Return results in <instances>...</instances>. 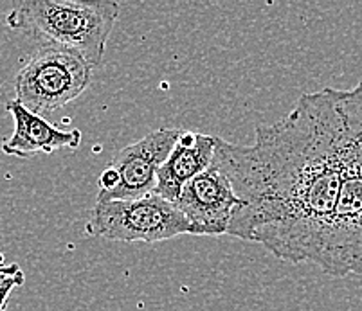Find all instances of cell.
<instances>
[{
    "label": "cell",
    "instance_id": "4",
    "mask_svg": "<svg viewBox=\"0 0 362 311\" xmlns=\"http://www.w3.org/2000/svg\"><path fill=\"white\" fill-rule=\"evenodd\" d=\"M94 68L81 56L54 45H40L15 80V99L36 116H47L87 90Z\"/></svg>",
    "mask_w": 362,
    "mask_h": 311
},
{
    "label": "cell",
    "instance_id": "3",
    "mask_svg": "<svg viewBox=\"0 0 362 311\" xmlns=\"http://www.w3.org/2000/svg\"><path fill=\"white\" fill-rule=\"evenodd\" d=\"M344 112L348 144L341 191L317 267L334 277L362 276V81L351 90H344Z\"/></svg>",
    "mask_w": 362,
    "mask_h": 311
},
{
    "label": "cell",
    "instance_id": "2",
    "mask_svg": "<svg viewBox=\"0 0 362 311\" xmlns=\"http://www.w3.org/2000/svg\"><path fill=\"white\" fill-rule=\"evenodd\" d=\"M117 16V2L24 0L13 6L6 24L13 31L33 36L42 45L74 52L96 68L103 60Z\"/></svg>",
    "mask_w": 362,
    "mask_h": 311
},
{
    "label": "cell",
    "instance_id": "6",
    "mask_svg": "<svg viewBox=\"0 0 362 311\" xmlns=\"http://www.w3.org/2000/svg\"><path fill=\"white\" fill-rule=\"evenodd\" d=\"M179 128H160L121 150L100 176L98 204L136 200L153 193L157 171L179 140Z\"/></svg>",
    "mask_w": 362,
    "mask_h": 311
},
{
    "label": "cell",
    "instance_id": "1",
    "mask_svg": "<svg viewBox=\"0 0 362 311\" xmlns=\"http://www.w3.org/2000/svg\"><path fill=\"white\" fill-rule=\"evenodd\" d=\"M348 144L344 90L305 94L287 116L259 124L251 146L215 140L213 164L242 207L227 234L278 260L319 267L341 191Z\"/></svg>",
    "mask_w": 362,
    "mask_h": 311
},
{
    "label": "cell",
    "instance_id": "9",
    "mask_svg": "<svg viewBox=\"0 0 362 311\" xmlns=\"http://www.w3.org/2000/svg\"><path fill=\"white\" fill-rule=\"evenodd\" d=\"M216 137L195 132H180L179 140L157 171L153 195L170 204L179 200L180 191L189 180L206 171L213 162Z\"/></svg>",
    "mask_w": 362,
    "mask_h": 311
},
{
    "label": "cell",
    "instance_id": "7",
    "mask_svg": "<svg viewBox=\"0 0 362 311\" xmlns=\"http://www.w3.org/2000/svg\"><path fill=\"white\" fill-rule=\"evenodd\" d=\"M177 209L192 225V234H227L233 212L242 207L231 182L215 164L189 180L175 202Z\"/></svg>",
    "mask_w": 362,
    "mask_h": 311
},
{
    "label": "cell",
    "instance_id": "8",
    "mask_svg": "<svg viewBox=\"0 0 362 311\" xmlns=\"http://www.w3.org/2000/svg\"><path fill=\"white\" fill-rule=\"evenodd\" d=\"M6 110L15 121V132L2 142V152L6 155L31 159L38 153H52L62 148L76 150L80 146V130H62L45 117L29 112L16 99L8 101Z\"/></svg>",
    "mask_w": 362,
    "mask_h": 311
},
{
    "label": "cell",
    "instance_id": "5",
    "mask_svg": "<svg viewBox=\"0 0 362 311\" xmlns=\"http://www.w3.org/2000/svg\"><path fill=\"white\" fill-rule=\"evenodd\" d=\"M85 232L92 238L153 245L180 234H192V225L175 204L150 193L143 198L96 204Z\"/></svg>",
    "mask_w": 362,
    "mask_h": 311
}]
</instances>
